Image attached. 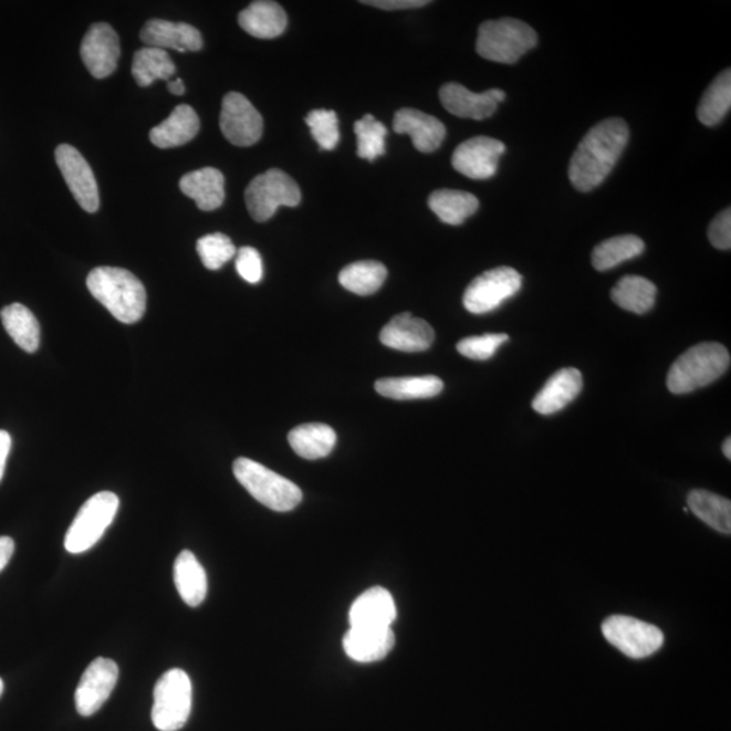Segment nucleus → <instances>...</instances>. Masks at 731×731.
<instances>
[{"instance_id":"ea45409f","label":"nucleus","mask_w":731,"mask_h":731,"mask_svg":"<svg viewBox=\"0 0 731 731\" xmlns=\"http://www.w3.org/2000/svg\"><path fill=\"white\" fill-rule=\"evenodd\" d=\"M509 341L510 336L505 334H485L462 340L458 343L457 349L469 359L488 361Z\"/></svg>"},{"instance_id":"f8f14e48","label":"nucleus","mask_w":731,"mask_h":731,"mask_svg":"<svg viewBox=\"0 0 731 731\" xmlns=\"http://www.w3.org/2000/svg\"><path fill=\"white\" fill-rule=\"evenodd\" d=\"M119 669L111 658L98 657L84 670L75 692L76 711L92 717L111 698L117 686Z\"/></svg>"},{"instance_id":"a18cd8bd","label":"nucleus","mask_w":731,"mask_h":731,"mask_svg":"<svg viewBox=\"0 0 731 731\" xmlns=\"http://www.w3.org/2000/svg\"><path fill=\"white\" fill-rule=\"evenodd\" d=\"M11 450V437L9 432L0 430V481L3 479L6 462Z\"/></svg>"},{"instance_id":"473e14b6","label":"nucleus","mask_w":731,"mask_h":731,"mask_svg":"<svg viewBox=\"0 0 731 731\" xmlns=\"http://www.w3.org/2000/svg\"><path fill=\"white\" fill-rule=\"evenodd\" d=\"M645 251L643 239L634 234L616 236L603 241L592 252V264L597 271H607L637 258Z\"/></svg>"},{"instance_id":"7ed1b4c3","label":"nucleus","mask_w":731,"mask_h":731,"mask_svg":"<svg viewBox=\"0 0 731 731\" xmlns=\"http://www.w3.org/2000/svg\"><path fill=\"white\" fill-rule=\"evenodd\" d=\"M730 354L719 343H700L679 356L668 373L667 385L673 395H687L714 383L728 372Z\"/></svg>"},{"instance_id":"dca6fc26","label":"nucleus","mask_w":731,"mask_h":731,"mask_svg":"<svg viewBox=\"0 0 731 731\" xmlns=\"http://www.w3.org/2000/svg\"><path fill=\"white\" fill-rule=\"evenodd\" d=\"M439 98L446 111L455 116L481 121L497 112L499 104L505 100V93L499 88L473 93L462 84L451 82L440 88Z\"/></svg>"},{"instance_id":"4468645a","label":"nucleus","mask_w":731,"mask_h":731,"mask_svg":"<svg viewBox=\"0 0 731 731\" xmlns=\"http://www.w3.org/2000/svg\"><path fill=\"white\" fill-rule=\"evenodd\" d=\"M56 163L81 208L95 213L100 209V191L87 160L72 145L63 144L56 148Z\"/></svg>"},{"instance_id":"f257e3e1","label":"nucleus","mask_w":731,"mask_h":731,"mask_svg":"<svg viewBox=\"0 0 731 731\" xmlns=\"http://www.w3.org/2000/svg\"><path fill=\"white\" fill-rule=\"evenodd\" d=\"M630 130L624 119L602 121L584 136L570 165V179L578 191L599 187L624 154Z\"/></svg>"},{"instance_id":"bb28decb","label":"nucleus","mask_w":731,"mask_h":731,"mask_svg":"<svg viewBox=\"0 0 731 731\" xmlns=\"http://www.w3.org/2000/svg\"><path fill=\"white\" fill-rule=\"evenodd\" d=\"M289 443L295 455L307 461L328 457L336 446V432L323 422H311L293 428L289 432Z\"/></svg>"},{"instance_id":"39448f33","label":"nucleus","mask_w":731,"mask_h":731,"mask_svg":"<svg viewBox=\"0 0 731 731\" xmlns=\"http://www.w3.org/2000/svg\"><path fill=\"white\" fill-rule=\"evenodd\" d=\"M233 473L247 492L270 510L289 512L302 501L301 489L294 482L252 459H236Z\"/></svg>"},{"instance_id":"4c0bfd02","label":"nucleus","mask_w":731,"mask_h":731,"mask_svg":"<svg viewBox=\"0 0 731 731\" xmlns=\"http://www.w3.org/2000/svg\"><path fill=\"white\" fill-rule=\"evenodd\" d=\"M199 258L208 270H220L236 255L232 240L223 233L203 236L197 241Z\"/></svg>"},{"instance_id":"2f4dec72","label":"nucleus","mask_w":731,"mask_h":731,"mask_svg":"<svg viewBox=\"0 0 731 731\" xmlns=\"http://www.w3.org/2000/svg\"><path fill=\"white\" fill-rule=\"evenodd\" d=\"M687 509L693 512L700 521L710 525L718 533H731V503L730 500L718 497L716 493L697 489L688 494Z\"/></svg>"},{"instance_id":"c756f323","label":"nucleus","mask_w":731,"mask_h":731,"mask_svg":"<svg viewBox=\"0 0 731 731\" xmlns=\"http://www.w3.org/2000/svg\"><path fill=\"white\" fill-rule=\"evenodd\" d=\"M657 288L644 276L626 275L612 290L616 305L627 312L645 314L655 306Z\"/></svg>"},{"instance_id":"6ab92c4d","label":"nucleus","mask_w":731,"mask_h":731,"mask_svg":"<svg viewBox=\"0 0 731 731\" xmlns=\"http://www.w3.org/2000/svg\"><path fill=\"white\" fill-rule=\"evenodd\" d=\"M393 130L398 135H408L413 138L415 148L422 154H431L442 145L446 128L437 117L416 111V108H401L393 119Z\"/></svg>"},{"instance_id":"f03ea898","label":"nucleus","mask_w":731,"mask_h":731,"mask_svg":"<svg viewBox=\"0 0 731 731\" xmlns=\"http://www.w3.org/2000/svg\"><path fill=\"white\" fill-rule=\"evenodd\" d=\"M87 288L121 323L140 322L147 310V292L142 281L128 270L96 268L87 276Z\"/></svg>"},{"instance_id":"6e6552de","label":"nucleus","mask_w":731,"mask_h":731,"mask_svg":"<svg viewBox=\"0 0 731 731\" xmlns=\"http://www.w3.org/2000/svg\"><path fill=\"white\" fill-rule=\"evenodd\" d=\"M301 202V190L286 173L271 168L258 175L246 190V205L253 220L264 222L281 207L294 208Z\"/></svg>"},{"instance_id":"393cba45","label":"nucleus","mask_w":731,"mask_h":731,"mask_svg":"<svg viewBox=\"0 0 731 731\" xmlns=\"http://www.w3.org/2000/svg\"><path fill=\"white\" fill-rule=\"evenodd\" d=\"M239 25L252 38L270 40L280 38L288 27L285 10L276 2L259 0L239 14Z\"/></svg>"},{"instance_id":"58836bf2","label":"nucleus","mask_w":731,"mask_h":731,"mask_svg":"<svg viewBox=\"0 0 731 731\" xmlns=\"http://www.w3.org/2000/svg\"><path fill=\"white\" fill-rule=\"evenodd\" d=\"M305 121L320 148L324 150L336 148V145L341 140V132L340 121H337L335 112L320 108V111H313L307 114Z\"/></svg>"},{"instance_id":"79ce46f5","label":"nucleus","mask_w":731,"mask_h":731,"mask_svg":"<svg viewBox=\"0 0 731 731\" xmlns=\"http://www.w3.org/2000/svg\"><path fill=\"white\" fill-rule=\"evenodd\" d=\"M709 240L718 250L731 249V210L724 209L719 213L709 227Z\"/></svg>"},{"instance_id":"412c9836","label":"nucleus","mask_w":731,"mask_h":731,"mask_svg":"<svg viewBox=\"0 0 731 731\" xmlns=\"http://www.w3.org/2000/svg\"><path fill=\"white\" fill-rule=\"evenodd\" d=\"M396 638L390 628L349 627L343 638V648L352 660L376 662L395 648Z\"/></svg>"},{"instance_id":"f3484780","label":"nucleus","mask_w":731,"mask_h":731,"mask_svg":"<svg viewBox=\"0 0 731 731\" xmlns=\"http://www.w3.org/2000/svg\"><path fill=\"white\" fill-rule=\"evenodd\" d=\"M435 332L426 320L409 312L397 314L379 334L384 346L401 353H422L432 346Z\"/></svg>"},{"instance_id":"5701e85b","label":"nucleus","mask_w":731,"mask_h":731,"mask_svg":"<svg viewBox=\"0 0 731 731\" xmlns=\"http://www.w3.org/2000/svg\"><path fill=\"white\" fill-rule=\"evenodd\" d=\"M184 195L195 199L198 209L213 211L221 208L226 199V178L213 167L186 174L179 182Z\"/></svg>"},{"instance_id":"de8ad7c7","label":"nucleus","mask_w":731,"mask_h":731,"mask_svg":"<svg viewBox=\"0 0 731 731\" xmlns=\"http://www.w3.org/2000/svg\"><path fill=\"white\" fill-rule=\"evenodd\" d=\"M722 451H723L724 457H727L728 459H731V439L730 438L724 440L723 446H722Z\"/></svg>"},{"instance_id":"a878e982","label":"nucleus","mask_w":731,"mask_h":731,"mask_svg":"<svg viewBox=\"0 0 731 731\" xmlns=\"http://www.w3.org/2000/svg\"><path fill=\"white\" fill-rule=\"evenodd\" d=\"M174 582L187 606L198 607L208 595L207 572L190 550H184L175 560Z\"/></svg>"},{"instance_id":"ddd939ff","label":"nucleus","mask_w":731,"mask_h":731,"mask_svg":"<svg viewBox=\"0 0 731 731\" xmlns=\"http://www.w3.org/2000/svg\"><path fill=\"white\" fill-rule=\"evenodd\" d=\"M505 145L497 138L477 136L459 144L452 154V167L470 179H489L498 173L500 157Z\"/></svg>"},{"instance_id":"37998d69","label":"nucleus","mask_w":731,"mask_h":731,"mask_svg":"<svg viewBox=\"0 0 731 731\" xmlns=\"http://www.w3.org/2000/svg\"><path fill=\"white\" fill-rule=\"evenodd\" d=\"M362 3L374 6V8L383 10L420 9L425 8L427 4H430L428 0H367V2Z\"/></svg>"},{"instance_id":"c03bdc74","label":"nucleus","mask_w":731,"mask_h":731,"mask_svg":"<svg viewBox=\"0 0 731 731\" xmlns=\"http://www.w3.org/2000/svg\"><path fill=\"white\" fill-rule=\"evenodd\" d=\"M15 543L10 536H0V572L9 565L11 557H13Z\"/></svg>"},{"instance_id":"b1692460","label":"nucleus","mask_w":731,"mask_h":731,"mask_svg":"<svg viewBox=\"0 0 731 731\" xmlns=\"http://www.w3.org/2000/svg\"><path fill=\"white\" fill-rule=\"evenodd\" d=\"M199 126L201 123H199L195 108L189 105H179L174 108L170 117L149 132V138L157 148L182 147L197 136Z\"/></svg>"},{"instance_id":"49530a36","label":"nucleus","mask_w":731,"mask_h":731,"mask_svg":"<svg viewBox=\"0 0 731 731\" xmlns=\"http://www.w3.org/2000/svg\"><path fill=\"white\" fill-rule=\"evenodd\" d=\"M168 90H170L174 95H184L185 84L180 79H177V81L168 83Z\"/></svg>"},{"instance_id":"f704fd0d","label":"nucleus","mask_w":731,"mask_h":731,"mask_svg":"<svg viewBox=\"0 0 731 731\" xmlns=\"http://www.w3.org/2000/svg\"><path fill=\"white\" fill-rule=\"evenodd\" d=\"M177 71L170 54L159 48L145 46L137 51L132 64V75L138 86H150L157 79L168 81Z\"/></svg>"},{"instance_id":"9b49d317","label":"nucleus","mask_w":731,"mask_h":731,"mask_svg":"<svg viewBox=\"0 0 731 731\" xmlns=\"http://www.w3.org/2000/svg\"><path fill=\"white\" fill-rule=\"evenodd\" d=\"M220 128L236 147H251L261 140L263 118L244 95L233 92L223 96Z\"/></svg>"},{"instance_id":"1a4fd4ad","label":"nucleus","mask_w":731,"mask_h":731,"mask_svg":"<svg viewBox=\"0 0 731 731\" xmlns=\"http://www.w3.org/2000/svg\"><path fill=\"white\" fill-rule=\"evenodd\" d=\"M602 631L609 644L634 660L655 655L664 645L660 628L633 616H609L604 620Z\"/></svg>"},{"instance_id":"c85d7f7f","label":"nucleus","mask_w":731,"mask_h":731,"mask_svg":"<svg viewBox=\"0 0 731 731\" xmlns=\"http://www.w3.org/2000/svg\"><path fill=\"white\" fill-rule=\"evenodd\" d=\"M443 386V380L435 376L383 378L377 380L376 390L391 400L405 401L432 398Z\"/></svg>"},{"instance_id":"7c9ffc66","label":"nucleus","mask_w":731,"mask_h":731,"mask_svg":"<svg viewBox=\"0 0 731 731\" xmlns=\"http://www.w3.org/2000/svg\"><path fill=\"white\" fill-rule=\"evenodd\" d=\"M3 327L23 352L33 354L40 347V324L22 304H11L0 312Z\"/></svg>"},{"instance_id":"c9c22d12","label":"nucleus","mask_w":731,"mask_h":731,"mask_svg":"<svg viewBox=\"0 0 731 731\" xmlns=\"http://www.w3.org/2000/svg\"><path fill=\"white\" fill-rule=\"evenodd\" d=\"M388 278V270L383 263L364 261L348 264L340 274L341 285L358 295L377 293Z\"/></svg>"},{"instance_id":"a211bd4d","label":"nucleus","mask_w":731,"mask_h":731,"mask_svg":"<svg viewBox=\"0 0 731 731\" xmlns=\"http://www.w3.org/2000/svg\"><path fill=\"white\" fill-rule=\"evenodd\" d=\"M145 46L179 52H198L202 50L201 33L195 27L184 22L150 20L140 32Z\"/></svg>"},{"instance_id":"a19ab883","label":"nucleus","mask_w":731,"mask_h":731,"mask_svg":"<svg viewBox=\"0 0 731 731\" xmlns=\"http://www.w3.org/2000/svg\"><path fill=\"white\" fill-rule=\"evenodd\" d=\"M236 270L244 281L252 283V285L261 282L263 278L261 253L252 247H243V249L236 252Z\"/></svg>"},{"instance_id":"4be33fe9","label":"nucleus","mask_w":731,"mask_h":731,"mask_svg":"<svg viewBox=\"0 0 731 731\" xmlns=\"http://www.w3.org/2000/svg\"><path fill=\"white\" fill-rule=\"evenodd\" d=\"M583 389V376L577 368L567 367L553 374L533 401V408L541 415H553L564 409Z\"/></svg>"},{"instance_id":"20e7f679","label":"nucleus","mask_w":731,"mask_h":731,"mask_svg":"<svg viewBox=\"0 0 731 731\" xmlns=\"http://www.w3.org/2000/svg\"><path fill=\"white\" fill-rule=\"evenodd\" d=\"M537 34L533 28L515 18L483 22L479 29L476 50L481 58L494 63L513 64L534 50Z\"/></svg>"},{"instance_id":"423d86ee","label":"nucleus","mask_w":731,"mask_h":731,"mask_svg":"<svg viewBox=\"0 0 731 731\" xmlns=\"http://www.w3.org/2000/svg\"><path fill=\"white\" fill-rule=\"evenodd\" d=\"M192 686L182 669H170L157 680L154 691L153 722L160 731H178L189 721Z\"/></svg>"},{"instance_id":"09e8293b","label":"nucleus","mask_w":731,"mask_h":731,"mask_svg":"<svg viewBox=\"0 0 731 731\" xmlns=\"http://www.w3.org/2000/svg\"><path fill=\"white\" fill-rule=\"evenodd\" d=\"M3 691H4V682L2 679H0V697H2Z\"/></svg>"},{"instance_id":"72a5a7b5","label":"nucleus","mask_w":731,"mask_h":731,"mask_svg":"<svg viewBox=\"0 0 731 731\" xmlns=\"http://www.w3.org/2000/svg\"><path fill=\"white\" fill-rule=\"evenodd\" d=\"M731 107V72L724 70L706 90L698 106V118L706 126L722 123Z\"/></svg>"},{"instance_id":"aec40b11","label":"nucleus","mask_w":731,"mask_h":731,"mask_svg":"<svg viewBox=\"0 0 731 731\" xmlns=\"http://www.w3.org/2000/svg\"><path fill=\"white\" fill-rule=\"evenodd\" d=\"M395 599L380 587L367 589L349 608V627L390 628L396 620Z\"/></svg>"},{"instance_id":"e433bc0d","label":"nucleus","mask_w":731,"mask_h":731,"mask_svg":"<svg viewBox=\"0 0 731 731\" xmlns=\"http://www.w3.org/2000/svg\"><path fill=\"white\" fill-rule=\"evenodd\" d=\"M356 138H358V156L368 161L376 160L385 154V138L388 136L386 126L372 116L356 121L354 125Z\"/></svg>"},{"instance_id":"2eb2a0df","label":"nucleus","mask_w":731,"mask_h":731,"mask_svg":"<svg viewBox=\"0 0 731 731\" xmlns=\"http://www.w3.org/2000/svg\"><path fill=\"white\" fill-rule=\"evenodd\" d=\"M121 54L116 30L107 23H95L82 41L81 56L84 65L96 79L111 76L117 70Z\"/></svg>"},{"instance_id":"0eeeda50","label":"nucleus","mask_w":731,"mask_h":731,"mask_svg":"<svg viewBox=\"0 0 731 731\" xmlns=\"http://www.w3.org/2000/svg\"><path fill=\"white\" fill-rule=\"evenodd\" d=\"M119 499L113 492H100L79 510L66 531L64 547L71 554H81L94 547L111 528L117 515Z\"/></svg>"},{"instance_id":"cd10ccee","label":"nucleus","mask_w":731,"mask_h":731,"mask_svg":"<svg viewBox=\"0 0 731 731\" xmlns=\"http://www.w3.org/2000/svg\"><path fill=\"white\" fill-rule=\"evenodd\" d=\"M428 207L438 219L449 226H461L479 210L480 202L470 192L451 189L434 191L428 198Z\"/></svg>"},{"instance_id":"9d476101","label":"nucleus","mask_w":731,"mask_h":731,"mask_svg":"<svg viewBox=\"0 0 731 731\" xmlns=\"http://www.w3.org/2000/svg\"><path fill=\"white\" fill-rule=\"evenodd\" d=\"M523 276L515 269L497 268L474 278L463 294V306L474 314L498 310L522 289Z\"/></svg>"}]
</instances>
